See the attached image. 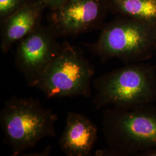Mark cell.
<instances>
[{
    "mask_svg": "<svg viewBox=\"0 0 156 156\" xmlns=\"http://www.w3.org/2000/svg\"><path fill=\"white\" fill-rule=\"evenodd\" d=\"M102 62L117 58L127 64L151 57L156 48V28L145 22L123 17L105 26L93 44H86Z\"/></svg>",
    "mask_w": 156,
    "mask_h": 156,
    "instance_id": "cell-4",
    "label": "cell"
},
{
    "mask_svg": "<svg viewBox=\"0 0 156 156\" xmlns=\"http://www.w3.org/2000/svg\"><path fill=\"white\" fill-rule=\"evenodd\" d=\"M46 6L39 1L15 12L1 24V51L7 53L12 46L41 26Z\"/></svg>",
    "mask_w": 156,
    "mask_h": 156,
    "instance_id": "cell-9",
    "label": "cell"
},
{
    "mask_svg": "<svg viewBox=\"0 0 156 156\" xmlns=\"http://www.w3.org/2000/svg\"><path fill=\"white\" fill-rule=\"evenodd\" d=\"M50 11L55 10L62 5L66 0H38Z\"/></svg>",
    "mask_w": 156,
    "mask_h": 156,
    "instance_id": "cell-12",
    "label": "cell"
},
{
    "mask_svg": "<svg viewBox=\"0 0 156 156\" xmlns=\"http://www.w3.org/2000/svg\"><path fill=\"white\" fill-rule=\"evenodd\" d=\"M49 26H40L18 42L15 63L28 86L33 87L62 48Z\"/></svg>",
    "mask_w": 156,
    "mask_h": 156,
    "instance_id": "cell-6",
    "label": "cell"
},
{
    "mask_svg": "<svg viewBox=\"0 0 156 156\" xmlns=\"http://www.w3.org/2000/svg\"><path fill=\"white\" fill-rule=\"evenodd\" d=\"M108 8L106 0H66L50 12L49 22L58 37H76L101 27Z\"/></svg>",
    "mask_w": 156,
    "mask_h": 156,
    "instance_id": "cell-7",
    "label": "cell"
},
{
    "mask_svg": "<svg viewBox=\"0 0 156 156\" xmlns=\"http://www.w3.org/2000/svg\"><path fill=\"white\" fill-rule=\"evenodd\" d=\"M38 1V0H0L1 24L15 12Z\"/></svg>",
    "mask_w": 156,
    "mask_h": 156,
    "instance_id": "cell-11",
    "label": "cell"
},
{
    "mask_svg": "<svg viewBox=\"0 0 156 156\" xmlns=\"http://www.w3.org/2000/svg\"><path fill=\"white\" fill-rule=\"evenodd\" d=\"M94 69L78 48L64 41L59 53L33 87L48 98H89Z\"/></svg>",
    "mask_w": 156,
    "mask_h": 156,
    "instance_id": "cell-5",
    "label": "cell"
},
{
    "mask_svg": "<svg viewBox=\"0 0 156 156\" xmlns=\"http://www.w3.org/2000/svg\"><path fill=\"white\" fill-rule=\"evenodd\" d=\"M108 10L156 28V0H106Z\"/></svg>",
    "mask_w": 156,
    "mask_h": 156,
    "instance_id": "cell-10",
    "label": "cell"
},
{
    "mask_svg": "<svg viewBox=\"0 0 156 156\" xmlns=\"http://www.w3.org/2000/svg\"><path fill=\"white\" fill-rule=\"evenodd\" d=\"M93 86L97 109L151 105L156 101V67L141 62L127 64L96 78Z\"/></svg>",
    "mask_w": 156,
    "mask_h": 156,
    "instance_id": "cell-2",
    "label": "cell"
},
{
    "mask_svg": "<svg viewBox=\"0 0 156 156\" xmlns=\"http://www.w3.org/2000/svg\"><path fill=\"white\" fill-rule=\"evenodd\" d=\"M138 156H156V146L141 152Z\"/></svg>",
    "mask_w": 156,
    "mask_h": 156,
    "instance_id": "cell-13",
    "label": "cell"
},
{
    "mask_svg": "<svg viewBox=\"0 0 156 156\" xmlns=\"http://www.w3.org/2000/svg\"><path fill=\"white\" fill-rule=\"evenodd\" d=\"M97 137L98 128L91 120L82 114L69 112L59 145L67 156H89Z\"/></svg>",
    "mask_w": 156,
    "mask_h": 156,
    "instance_id": "cell-8",
    "label": "cell"
},
{
    "mask_svg": "<svg viewBox=\"0 0 156 156\" xmlns=\"http://www.w3.org/2000/svg\"><path fill=\"white\" fill-rule=\"evenodd\" d=\"M57 116L32 98H12L0 112V124L11 155L24 154L38 142L56 135Z\"/></svg>",
    "mask_w": 156,
    "mask_h": 156,
    "instance_id": "cell-3",
    "label": "cell"
},
{
    "mask_svg": "<svg viewBox=\"0 0 156 156\" xmlns=\"http://www.w3.org/2000/svg\"><path fill=\"white\" fill-rule=\"evenodd\" d=\"M102 133L108 145L97 156H137L156 146V108H107L102 113Z\"/></svg>",
    "mask_w": 156,
    "mask_h": 156,
    "instance_id": "cell-1",
    "label": "cell"
}]
</instances>
